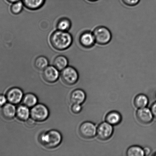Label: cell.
<instances>
[{"instance_id": "28", "label": "cell", "mask_w": 156, "mask_h": 156, "mask_svg": "<svg viewBox=\"0 0 156 156\" xmlns=\"http://www.w3.org/2000/svg\"><path fill=\"white\" fill-rule=\"evenodd\" d=\"M151 110L154 117L156 118V101L152 104L151 107Z\"/></svg>"}, {"instance_id": "6", "label": "cell", "mask_w": 156, "mask_h": 156, "mask_svg": "<svg viewBox=\"0 0 156 156\" xmlns=\"http://www.w3.org/2000/svg\"><path fill=\"white\" fill-rule=\"evenodd\" d=\"M97 128L95 125L92 122H83L79 126V134L84 138H92L97 134Z\"/></svg>"}, {"instance_id": "32", "label": "cell", "mask_w": 156, "mask_h": 156, "mask_svg": "<svg viewBox=\"0 0 156 156\" xmlns=\"http://www.w3.org/2000/svg\"><path fill=\"white\" fill-rule=\"evenodd\" d=\"M154 155L156 156V152L154 154Z\"/></svg>"}, {"instance_id": "23", "label": "cell", "mask_w": 156, "mask_h": 156, "mask_svg": "<svg viewBox=\"0 0 156 156\" xmlns=\"http://www.w3.org/2000/svg\"><path fill=\"white\" fill-rule=\"evenodd\" d=\"M24 5L22 1H19L13 3L10 7L11 12L13 14H18L22 11Z\"/></svg>"}, {"instance_id": "14", "label": "cell", "mask_w": 156, "mask_h": 156, "mask_svg": "<svg viewBox=\"0 0 156 156\" xmlns=\"http://www.w3.org/2000/svg\"><path fill=\"white\" fill-rule=\"evenodd\" d=\"M122 120L121 115L118 112L112 111L107 114L105 121L112 126L119 124Z\"/></svg>"}, {"instance_id": "16", "label": "cell", "mask_w": 156, "mask_h": 156, "mask_svg": "<svg viewBox=\"0 0 156 156\" xmlns=\"http://www.w3.org/2000/svg\"><path fill=\"white\" fill-rule=\"evenodd\" d=\"M45 0H21L24 6L30 10H38L42 7Z\"/></svg>"}, {"instance_id": "7", "label": "cell", "mask_w": 156, "mask_h": 156, "mask_svg": "<svg viewBox=\"0 0 156 156\" xmlns=\"http://www.w3.org/2000/svg\"><path fill=\"white\" fill-rule=\"evenodd\" d=\"M114 131V128L112 125L106 122H103L100 123L97 127V135L100 140H105L111 138Z\"/></svg>"}, {"instance_id": "9", "label": "cell", "mask_w": 156, "mask_h": 156, "mask_svg": "<svg viewBox=\"0 0 156 156\" xmlns=\"http://www.w3.org/2000/svg\"><path fill=\"white\" fill-rule=\"evenodd\" d=\"M79 42L82 47L88 49L92 48L96 43L93 33L90 30H85L81 34Z\"/></svg>"}, {"instance_id": "29", "label": "cell", "mask_w": 156, "mask_h": 156, "mask_svg": "<svg viewBox=\"0 0 156 156\" xmlns=\"http://www.w3.org/2000/svg\"><path fill=\"white\" fill-rule=\"evenodd\" d=\"M143 151L145 154V155H149L151 152V149L150 148L148 147H145L144 149H143Z\"/></svg>"}, {"instance_id": "19", "label": "cell", "mask_w": 156, "mask_h": 156, "mask_svg": "<svg viewBox=\"0 0 156 156\" xmlns=\"http://www.w3.org/2000/svg\"><path fill=\"white\" fill-rule=\"evenodd\" d=\"M134 102V105L137 108H146L149 103V99L146 95L140 94L136 96Z\"/></svg>"}, {"instance_id": "11", "label": "cell", "mask_w": 156, "mask_h": 156, "mask_svg": "<svg viewBox=\"0 0 156 156\" xmlns=\"http://www.w3.org/2000/svg\"><path fill=\"white\" fill-rule=\"evenodd\" d=\"M43 77L49 83H53L58 80L59 77V70L54 66H48L43 70Z\"/></svg>"}, {"instance_id": "22", "label": "cell", "mask_w": 156, "mask_h": 156, "mask_svg": "<svg viewBox=\"0 0 156 156\" xmlns=\"http://www.w3.org/2000/svg\"><path fill=\"white\" fill-rule=\"evenodd\" d=\"M48 59L45 56H39L35 61V66L39 70H44L48 66Z\"/></svg>"}, {"instance_id": "17", "label": "cell", "mask_w": 156, "mask_h": 156, "mask_svg": "<svg viewBox=\"0 0 156 156\" xmlns=\"http://www.w3.org/2000/svg\"><path fill=\"white\" fill-rule=\"evenodd\" d=\"M22 101L23 105L32 108L37 104L38 98L33 93H28L24 95Z\"/></svg>"}, {"instance_id": "13", "label": "cell", "mask_w": 156, "mask_h": 156, "mask_svg": "<svg viewBox=\"0 0 156 156\" xmlns=\"http://www.w3.org/2000/svg\"><path fill=\"white\" fill-rule=\"evenodd\" d=\"M86 94L83 90L78 89L74 90L70 95V100L73 104L82 105L86 99Z\"/></svg>"}, {"instance_id": "30", "label": "cell", "mask_w": 156, "mask_h": 156, "mask_svg": "<svg viewBox=\"0 0 156 156\" xmlns=\"http://www.w3.org/2000/svg\"><path fill=\"white\" fill-rule=\"evenodd\" d=\"M8 2L11 3L17 2L18 1H20V0H6Z\"/></svg>"}, {"instance_id": "3", "label": "cell", "mask_w": 156, "mask_h": 156, "mask_svg": "<svg viewBox=\"0 0 156 156\" xmlns=\"http://www.w3.org/2000/svg\"><path fill=\"white\" fill-rule=\"evenodd\" d=\"M96 43L105 45L111 42L112 34L110 30L104 26H99L94 29L93 32Z\"/></svg>"}, {"instance_id": "15", "label": "cell", "mask_w": 156, "mask_h": 156, "mask_svg": "<svg viewBox=\"0 0 156 156\" xmlns=\"http://www.w3.org/2000/svg\"><path fill=\"white\" fill-rule=\"evenodd\" d=\"M16 116L19 120L25 121L30 116L29 108L24 105H19L16 108Z\"/></svg>"}, {"instance_id": "2", "label": "cell", "mask_w": 156, "mask_h": 156, "mask_svg": "<svg viewBox=\"0 0 156 156\" xmlns=\"http://www.w3.org/2000/svg\"><path fill=\"white\" fill-rule=\"evenodd\" d=\"M39 141L41 144L49 149L57 147L60 144L62 140V134L56 130H51L40 134Z\"/></svg>"}, {"instance_id": "25", "label": "cell", "mask_w": 156, "mask_h": 156, "mask_svg": "<svg viewBox=\"0 0 156 156\" xmlns=\"http://www.w3.org/2000/svg\"><path fill=\"white\" fill-rule=\"evenodd\" d=\"M140 1V0H122L123 4L129 7H133L137 5Z\"/></svg>"}, {"instance_id": "8", "label": "cell", "mask_w": 156, "mask_h": 156, "mask_svg": "<svg viewBox=\"0 0 156 156\" xmlns=\"http://www.w3.org/2000/svg\"><path fill=\"white\" fill-rule=\"evenodd\" d=\"M22 90L17 87L10 88L7 91L6 96L7 101L13 105H17L22 101L24 97Z\"/></svg>"}, {"instance_id": "24", "label": "cell", "mask_w": 156, "mask_h": 156, "mask_svg": "<svg viewBox=\"0 0 156 156\" xmlns=\"http://www.w3.org/2000/svg\"><path fill=\"white\" fill-rule=\"evenodd\" d=\"M82 105L79 104H73L71 107L72 112L75 114H78L82 111Z\"/></svg>"}, {"instance_id": "26", "label": "cell", "mask_w": 156, "mask_h": 156, "mask_svg": "<svg viewBox=\"0 0 156 156\" xmlns=\"http://www.w3.org/2000/svg\"><path fill=\"white\" fill-rule=\"evenodd\" d=\"M35 122H36V121L34 120L32 118H29L27 120L25 121L26 126L28 128L33 127L36 124Z\"/></svg>"}, {"instance_id": "33", "label": "cell", "mask_w": 156, "mask_h": 156, "mask_svg": "<svg viewBox=\"0 0 156 156\" xmlns=\"http://www.w3.org/2000/svg\"><path fill=\"white\" fill-rule=\"evenodd\" d=\"M155 97H156V94H155Z\"/></svg>"}, {"instance_id": "4", "label": "cell", "mask_w": 156, "mask_h": 156, "mask_svg": "<svg viewBox=\"0 0 156 156\" xmlns=\"http://www.w3.org/2000/svg\"><path fill=\"white\" fill-rule=\"evenodd\" d=\"M49 115V111L47 107L42 104H37L32 108L30 116L37 122H43L47 120Z\"/></svg>"}, {"instance_id": "21", "label": "cell", "mask_w": 156, "mask_h": 156, "mask_svg": "<svg viewBox=\"0 0 156 156\" xmlns=\"http://www.w3.org/2000/svg\"><path fill=\"white\" fill-rule=\"evenodd\" d=\"M128 156H143L145 154L143 149L140 147L133 146L128 148L126 151Z\"/></svg>"}, {"instance_id": "31", "label": "cell", "mask_w": 156, "mask_h": 156, "mask_svg": "<svg viewBox=\"0 0 156 156\" xmlns=\"http://www.w3.org/2000/svg\"><path fill=\"white\" fill-rule=\"evenodd\" d=\"M88 1L90 2H94L97 1H98V0H88Z\"/></svg>"}, {"instance_id": "20", "label": "cell", "mask_w": 156, "mask_h": 156, "mask_svg": "<svg viewBox=\"0 0 156 156\" xmlns=\"http://www.w3.org/2000/svg\"><path fill=\"white\" fill-rule=\"evenodd\" d=\"M71 21L68 18H61L57 23L56 27L58 30L63 31H68L71 28Z\"/></svg>"}, {"instance_id": "1", "label": "cell", "mask_w": 156, "mask_h": 156, "mask_svg": "<svg viewBox=\"0 0 156 156\" xmlns=\"http://www.w3.org/2000/svg\"><path fill=\"white\" fill-rule=\"evenodd\" d=\"M72 36L67 31L58 30L52 34L50 42L55 49L63 51L69 48L72 44Z\"/></svg>"}, {"instance_id": "12", "label": "cell", "mask_w": 156, "mask_h": 156, "mask_svg": "<svg viewBox=\"0 0 156 156\" xmlns=\"http://www.w3.org/2000/svg\"><path fill=\"white\" fill-rule=\"evenodd\" d=\"M16 108L14 105L12 103H6L2 107L1 114L3 117L7 120L13 119L16 114Z\"/></svg>"}, {"instance_id": "27", "label": "cell", "mask_w": 156, "mask_h": 156, "mask_svg": "<svg viewBox=\"0 0 156 156\" xmlns=\"http://www.w3.org/2000/svg\"><path fill=\"white\" fill-rule=\"evenodd\" d=\"M7 99L6 96L0 94V107H2L7 103Z\"/></svg>"}, {"instance_id": "18", "label": "cell", "mask_w": 156, "mask_h": 156, "mask_svg": "<svg viewBox=\"0 0 156 156\" xmlns=\"http://www.w3.org/2000/svg\"><path fill=\"white\" fill-rule=\"evenodd\" d=\"M68 59L65 56L59 55L55 58L53 62V65L59 71H62L68 66Z\"/></svg>"}, {"instance_id": "5", "label": "cell", "mask_w": 156, "mask_h": 156, "mask_svg": "<svg viewBox=\"0 0 156 156\" xmlns=\"http://www.w3.org/2000/svg\"><path fill=\"white\" fill-rule=\"evenodd\" d=\"M61 77L64 83L68 85H72L77 82L79 74L77 70L73 67L67 66L62 70Z\"/></svg>"}, {"instance_id": "10", "label": "cell", "mask_w": 156, "mask_h": 156, "mask_svg": "<svg viewBox=\"0 0 156 156\" xmlns=\"http://www.w3.org/2000/svg\"><path fill=\"white\" fill-rule=\"evenodd\" d=\"M136 116L137 120L143 124L151 123L154 117L151 109L146 107L139 108L136 113Z\"/></svg>"}]
</instances>
